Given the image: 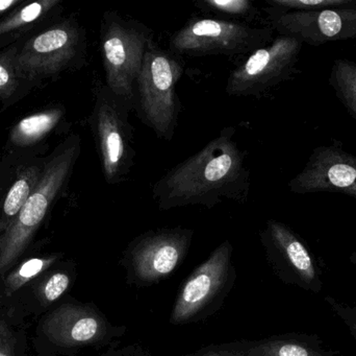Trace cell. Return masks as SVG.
Segmentation results:
<instances>
[{
    "label": "cell",
    "instance_id": "cell-22",
    "mask_svg": "<svg viewBox=\"0 0 356 356\" xmlns=\"http://www.w3.org/2000/svg\"><path fill=\"white\" fill-rule=\"evenodd\" d=\"M197 8L203 13H213L221 17L252 20L257 14V8L250 0H199Z\"/></svg>",
    "mask_w": 356,
    "mask_h": 356
},
{
    "label": "cell",
    "instance_id": "cell-6",
    "mask_svg": "<svg viewBox=\"0 0 356 356\" xmlns=\"http://www.w3.org/2000/svg\"><path fill=\"white\" fill-rule=\"evenodd\" d=\"M129 109L106 87L104 82L94 85V105L89 117L102 175L108 185L127 181L135 163L134 129Z\"/></svg>",
    "mask_w": 356,
    "mask_h": 356
},
{
    "label": "cell",
    "instance_id": "cell-30",
    "mask_svg": "<svg viewBox=\"0 0 356 356\" xmlns=\"http://www.w3.org/2000/svg\"><path fill=\"white\" fill-rule=\"evenodd\" d=\"M349 261L356 267V252L351 253L350 256H349Z\"/></svg>",
    "mask_w": 356,
    "mask_h": 356
},
{
    "label": "cell",
    "instance_id": "cell-18",
    "mask_svg": "<svg viewBox=\"0 0 356 356\" xmlns=\"http://www.w3.org/2000/svg\"><path fill=\"white\" fill-rule=\"evenodd\" d=\"M64 118L65 108L60 105L29 115L10 129L8 144L17 148L35 146L48 137Z\"/></svg>",
    "mask_w": 356,
    "mask_h": 356
},
{
    "label": "cell",
    "instance_id": "cell-7",
    "mask_svg": "<svg viewBox=\"0 0 356 356\" xmlns=\"http://www.w3.org/2000/svg\"><path fill=\"white\" fill-rule=\"evenodd\" d=\"M271 27L251 26L224 18L192 17L169 40L175 56H250L273 41Z\"/></svg>",
    "mask_w": 356,
    "mask_h": 356
},
{
    "label": "cell",
    "instance_id": "cell-15",
    "mask_svg": "<svg viewBox=\"0 0 356 356\" xmlns=\"http://www.w3.org/2000/svg\"><path fill=\"white\" fill-rule=\"evenodd\" d=\"M238 356H334L321 339L309 334H286L259 341L227 344Z\"/></svg>",
    "mask_w": 356,
    "mask_h": 356
},
{
    "label": "cell",
    "instance_id": "cell-2",
    "mask_svg": "<svg viewBox=\"0 0 356 356\" xmlns=\"http://www.w3.org/2000/svg\"><path fill=\"white\" fill-rule=\"evenodd\" d=\"M81 150V137L72 134L46 159L37 186L14 223L0 236V274L26 250L54 201L66 188Z\"/></svg>",
    "mask_w": 356,
    "mask_h": 356
},
{
    "label": "cell",
    "instance_id": "cell-14",
    "mask_svg": "<svg viewBox=\"0 0 356 356\" xmlns=\"http://www.w3.org/2000/svg\"><path fill=\"white\" fill-rule=\"evenodd\" d=\"M42 330L48 340L65 348L110 344L122 336L125 327H116L95 307L65 304L44 319Z\"/></svg>",
    "mask_w": 356,
    "mask_h": 356
},
{
    "label": "cell",
    "instance_id": "cell-27",
    "mask_svg": "<svg viewBox=\"0 0 356 356\" xmlns=\"http://www.w3.org/2000/svg\"><path fill=\"white\" fill-rule=\"evenodd\" d=\"M0 356H14V344L8 328L0 323Z\"/></svg>",
    "mask_w": 356,
    "mask_h": 356
},
{
    "label": "cell",
    "instance_id": "cell-25",
    "mask_svg": "<svg viewBox=\"0 0 356 356\" xmlns=\"http://www.w3.org/2000/svg\"><path fill=\"white\" fill-rule=\"evenodd\" d=\"M324 300L336 316L344 322L356 342V304L342 302L332 296H326Z\"/></svg>",
    "mask_w": 356,
    "mask_h": 356
},
{
    "label": "cell",
    "instance_id": "cell-21",
    "mask_svg": "<svg viewBox=\"0 0 356 356\" xmlns=\"http://www.w3.org/2000/svg\"><path fill=\"white\" fill-rule=\"evenodd\" d=\"M58 258H60V255L38 257V258L29 259L22 265H19L15 271H13L6 277V281H4V288H6V294L12 295L13 293L20 290L23 286L29 284L33 278L49 269Z\"/></svg>",
    "mask_w": 356,
    "mask_h": 356
},
{
    "label": "cell",
    "instance_id": "cell-4",
    "mask_svg": "<svg viewBox=\"0 0 356 356\" xmlns=\"http://www.w3.org/2000/svg\"><path fill=\"white\" fill-rule=\"evenodd\" d=\"M182 64L175 54L152 41L144 56L135 85V110L144 125L160 139L170 141L175 136L181 104L177 85Z\"/></svg>",
    "mask_w": 356,
    "mask_h": 356
},
{
    "label": "cell",
    "instance_id": "cell-23",
    "mask_svg": "<svg viewBox=\"0 0 356 356\" xmlns=\"http://www.w3.org/2000/svg\"><path fill=\"white\" fill-rule=\"evenodd\" d=\"M266 3L282 12H313L356 6V0H266Z\"/></svg>",
    "mask_w": 356,
    "mask_h": 356
},
{
    "label": "cell",
    "instance_id": "cell-1",
    "mask_svg": "<svg viewBox=\"0 0 356 356\" xmlns=\"http://www.w3.org/2000/svg\"><path fill=\"white\" fill-rule=\"evenodd\" d=\"M225 127L202 150L169 169L152 188L160 210L186 206L213 208L224 201L245 203L250 190L246 155Z\"/></svg>",
    "mask_w": 356,
    "mask_h": 356
},
{
    "label": "cell",
    "instance_id": "cell-26",
    "mask_svg": "<svg viewBox=\"0 0 356 356\" xmlns=\"http://www.w3.org/2000/svg\"><path fill=\"white\" fill-rule=\"evenodd\" d=\"M180 356H238L229 349V347L226 345H211V346L204 347L201 348L200 350L196 351L192 355H180Z\"/></svg>",
    "mask_w": 356,
    "mask_h": 356
},
{
    "label": "cell",
    "instance_id": "cell-12",
    "mask_svg": "<svg viewBox=\"0 0 356 356\" xmlns=\"http://www.w3.org/2000/svg\"><path fill=\"white\" fill-rule=\"evenodd\" d=\"M296 194L332 192L356 200V156L344 144L332 139L328 146L314 148L307 164L288 184Z\"/></svg>",
    "mask_w": 356,
    "mask_h": 356
},
{
    "label": "cell",
    "instance_id": "cell-13",
    "mask_svg": "<svg viewBox=\"0 0 356 356\" xmlns=\"http://www.w3.org/2000/svg\"><path fill=\"white\" fill-rule=\"evenodd\" d=\"M270 27L312 46L356 38V6L313 12H282L264 8Z\"/></svg>",
    "mask_w": 356,
    "mask_h": 356
},
{
    "label": "cell",
    "instance_id": "cell-11",
    "mask_svg": "<svg viewBox=\"0 0 356 356\" xmlns=\"http://www.w3.org/2000/svg\"><path fill=\"white\" fill-rule=\"evenodd\" d=\"M259 238L268 263L280 280L314 294L321 293L323 281L317 261L290 226L268 219Z\"/></svg>",
    "mask_w": 356,
    "mask_h": 356
},
{
    "label": "cell",
    "instance_id": "cell-24",
    "mask_svg": "<svg viewBox=\"0 0 356 356\" xmlns=\"http://www.w3.org/2000/svg\"><path fill=\"white\" fill-rule=\"evenodd\" d=\"M71 278L67 273L52 274L39 288V296L45 304L56 302L70 286Z\"/></svg>",
    "mask_w": 356,
    "mask_h": 356
},
{
    "label": "cell",
    "instance_id": "cell-20",
    "mask_svg": "<svg viewBox=\"0 0 356 356\" xmlns=\"http://www.w3.org/2000/svg\"><path fill=\"white\" fill-rule=\"evenodd\" d=\"M337 98L356 121V63L348 59H337L332 63L328 79Z\"/></svg>",
    "mask_w": 356,
    "mask_h": 356
},
{
    "label": "cell",
    "instance_id": "cell-10",
    "mask_svg": "<svg viewBox=\"0 0 356 356\" xmlns=\"http://www.w3.org/2000/svg\"><path fill=\"white\" fill-rule=\"evenodd\" d=\"M303 43L290 36L273 41L251 54L228 77L225 91L230 96H261L292 79Z\"/></svg>",
    "mask_w": 356,
    "mask_h": 356
},
{
    "label": "cell",
    "instance_id": "cell-29",
    "mask_svg": "<svg viewBox=\"0 0 356 356\" xmlns=\"http://www.w3.org/2000/svg\"><path fill=\"white\" fill-rule=\"evenodd\" d=\"M22 0H0V19L23 3Z\"/></svg>",
    "mask_w": 356,
    "mask_h": 356
},
{
    "label": "cell",
    "instance_id": "cell-16",
    "mask_svg": "<svg viewBox=\"0 0 356 356\" xmlns=\"http://www.w3.org/2000/svg\"><path fill=\"white\" fill-rule=\"evenodd\" d=\"M60 0L23 2L18 8L0 19V50L24 40L62 10Z\"/></svg>",
    "mask_w": 356,
    "mask_h": 356
},
{
    "label": "cell",
    "instance_id": "cell-19",
    "mask_svg": "<svg viewBox=\"0 0 356 356\" xmlns=\"http://www.w3.org/2000/svg\"><path fill=\"white\" fill-rule=\"evenodd\" d=\"M18 48L19 42L0 50V100L4 109L18 102L31 89L17 66Z\"/></svg>",
    "mask_w": 356,
    "mask_h": 356
},
{
    "label": "cell",
    "instance_id": "cell-17",
    "mask_svg": "<svg viewBox=\"0 0 356 356\" xmlns=\"http://www.w3.org/2000/svg\"><path fill=\"white\" fill-rule=\"evenodd\" d=\"M45 160L33 159L17 171L0 210V236L10 227L41 178Z\"/></svg>",
    "mask_w": 356,
    "mask_h": 356
},
{
    "label": "cell",
    "instance_id": "cell-8",
    "mask_svg": "<svg viewBox=\"0 0 356 356\" xmlns=\"http://www.w3.org/2000/svg\"><path fill=\"white\" fill-rule=\"evenodd\" d=\"M232 253V242L225 240L186 278L171 311L172 325L197 323L222 307L236 279Z\"/></svg>",
    "mask_w": 356,
    "mask_h": 356
},
{
    "label": "cell",
    "instance_id": "cell-9",
    "mask_svg": "<svg viewBox=\"0 0 356 356\" xmlns=\"http://www.w3.org/2000/svg\"><path fill=\"white\" fill-rule=\"evenodd\" d=\"M193 236L194 230L181 227L150 230L137 236L120 261L127 284L149 288L169 277L188 255Z\"/></svg>",
    "mask_w": 356,
    "mask_h": 356
},
{
    "label": "cell",
    "instance_id": "cell-28",
    "mask_svg": "<svg viewBox=\"0 0 356 356\" xmlns=\"http://www.w3.org/2000/svg\"><path fill=\"white\" fill-rule=\"evenodd\" d=\"M104 356H145L141 349L136 346H125L121 348H111Z\"/></svg>",
    "mask_w": 356,
    "mask_h": 356
},
{
    "label": "cell",
    "instance_id": "cell-3",
    "mask_svg": "<svg viewBox=\"0 0 356 356\" xmlns=\"http://www.w3.org/2000/svg\"><path fill=\"white\" fill-rule=\"evenodd\" d=\"M99 40L104 84L131 112L135 110L136 82L154 41V31L141 21L106 10L100 23Z\"/></svg>",
    "mask_w": 356,
    "mask_h": 356
},
{
    "label": "cell",
    "instance_id": "cell-5",
    "mask_svg": "<svg viewBox=\"0 0 356 356\" xmlns=\"http://www.w3.org/2000/svg\"><path fill=\"white\" fill-rule=\"evenodd\" d=\"M87 54V36L74 18L45 25L19 42L17 66L31 89L65 71L79 68Z\"/></svg>",
    "mask_w": 356,
    "mask_h": 356
}]
</instances>
